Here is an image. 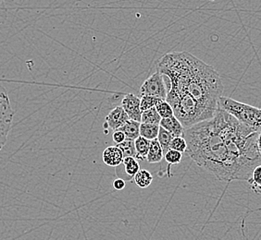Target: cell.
<instances>
[{
    "instance_id": "1",
    "label": "cell",
    "mask_w": 261,
    "mask_h": 240,
    "mask_svg": "<svg viewBox=\"0 0 261 240\" xmlns=\"http://www.w3.org/2000/svg\"><path fill=\"white\" fill-rule=\"evenodd\" d=\"M256 132L218 106L211 119L185 129L186 155L217 179L248 181L261 165Z\"/></svg>"
},
{
    "instance_id": "2",
    "label": "cell",
    "mask_w": 261,
    "mask_h": 240,
    "mask_svg": "<svg viewBox=\"0 0 261 240\" xmlns=\"http://www.w3.org/2000/svg\"><path fill=\"white\" fill-rule=\"evenodd\" d=\"M158 70L168 92L190 96L212 114L216 113L223 83L213 67L188 52H174L160 60Z\"/></svg>"
},
{
    "instance_id": "3",
    "label": "cell",
    "mask_w": 261,
    "mask_h": 240,
    "mask_svg": "<svg viewBox=\"0 0 261 240\" xmlns=\"http://www.w3.org/2000/svg\"><path fill=\"white\" fill-rule=\"evenodd\" d=\"M218 106L232 115L243 125L248 127L256 132H260V108L223 96L220 98Z\"/></svg>"
},
{
    "instance_id": "4",
    "label": "cell",
    "mask_w": 261,
    "mask_h": 240,
    "mask_svg": "<svg viewBox=\"0 0 261 240\" xmlns=\"http://www.w3.org/2000/svg\"><path fill=\"white\" fill-rule=\"evenodd\" d=\"M14 114L9 95L5 88L0 84V148H3L8 140Z\"/></svg>"
},
{
    "instance_id": "5",
    "label": "cell",
    "mask_w": 261,
    "mask_h": 240,
    "mask_svg": "<svg viewBox=\"0 0 261 240\" xmlns=\"http://www.w3.org/2000/svg\"><path fill=\"white\" fill-rule=\"evenodd\" d=\"M168 94L167 86L163 75L158 70L154 74L148 77L140 88L141 96L151 95L160 98L161 100H166Z\"/></svg>"
},
{
    "instance_id": "6",
    "label": "cell",
    "mask_w": 261,
    "mask_h": 240,
    "mask_svg": "<svg viewBox=\"0 0 261 240\" xmlns=\"http://www.w3.org/2000/svg\"><path fill=\"white\" fill-rule=\"evenodd\" d=\"M130 119L122 106H117L106 116L104 129L106 134L109 130H117L125 124Z\"/></svg>"
},
{
    "instance_id": "7",
    "label": "cell",
    "mask_w": 261,
    "mask_h": 240,
    "mask_svg": "<svg viewBox=\"0 0 261 240\" xmlns=\"http://www.w3.org/2000/svg\"><path fill=\"white\" fill-rule=\"evenodd\" d=\"M121 106L130 119L141 122L140 98L133 94H127L121 101Z\"/></svg>"
},
{
    "instance_id": "8",
    "label": "cell",
    "mask_w": 261,
    "mask_h": 240,
    "mask_svg": "<svg viewBox=\"0 0 261 240\" xmlns=\"http://www.w3.org/2000/svg\"><path fill=\"white\" fill-rule=\"evenodd\" d=\"M123 154L117 145L107 147L102 154V159L106 165L116 167L121 165L123 161Z\"/></svg>"
},
{
    "instance_id": "9",
    "label": "cell",
    "mask_w": 261,
    "mask_h": 240,
    "mask_svg": "<svg viewBox=\"0 0 261 240\" xmlns=\"http://www.w3.org/2000/svg\"><path fill=\"white\" fill-rule=\"evenodd\" d=\"M121 166L123 167V172L121 175H118V177L125 181L134 179V176L136 175V173L140 170V165L135 157H124L121 163Z\"/></svg>"
},
{
    "instance_id": "10",
    "label": "cell",
    "mask_w": 261,
    "mask_h": 240,
    "mask_svg": "<svg viewBox=\"0 0 261 240\" xmlns=\"http://www.w3.org/2000/svg\"><path fill=\"white\" fill-rule=\"evenodd\" d=\"M160 126L169 131L173 137H184L185 128L175 115L161 118Z\"/></svg>"
},
{
    "instance_id": "11",
    "label": "cell",
    "mask_w": 261,
    "mask_h": 240,
    "mask_svg": "<svg viewBox=\"0 0 261 240\" xmlns=\"http://www.w3.org/2000/svg\"><path fill=\"white\" fill-rule=\"evenodd\" d=\"M164 158V154L163 150L161 148V144L159 142L158 139L150 140V145H149V150L146 155V160L149 164H156V163H161L162 159Z\"/></svg>"
},
{
    "instance_id": "12",
    "label": "cell",
    "mask_w": 261,
    "mask_h": 240,
    "mask_svg": "<svg viewBox=\"0 0 261 240\" xmlns=\"http://www.w3.org/2000/svg\"><path fill=\"white\" fill-rule=\"evenodd\" d=\"M140 124L141 122L129 119L119 130L125 134L126 140H135L140 136Z\"/></svg>"
},
{
    "instance_id": "13",
    "label": "cell",
    "mask_w": 261,
    "mask_h": 240,
    "mask_svg": "<svg viewBox=\"0 0 261 240\" xmlns=\"http://www.w3.org/2000/svg\"><path fill=\"white\" fill-rule=\"evenodd\" d=\"M135 145H136V159L140 161L146 160V155L149 150L150 140H146V138L139 136L136 140H135Z\"/></svg>"
},
{
    "instance_id": "14",
    "label": "cell",
    "mask_w": 261,
    "mask_h": 240,
    "mask_svg": "<svg viewBox=\"0 0 261 240\" xmlns=\"http://www.w3.org/2000/svg\"><path fill=\"white\" fill-rule=\"evenodd\" d=\"M134 181L136 186H138L141 189H146L151 185L153 181V175L149 171L140 169L134 176Z\"/></svg>"
},
{
    "instance_id": "15",
    "label": "cell",
    "mask_w": 261,
    "mask_h": 240,
    "mask_svg": "<svg viewBox=\"0 0 261 240\" xmlns=\"http://www.w3.org/2000/svg\"><path fill=\"white\" fill-rule=\"evenodd\" d=\"M160 132V125L149 124V123H141L140 136L146 138V140H153L158 138Z\"/></svg>"
},
{
    "instance_id": "16",
    "label": "cell",
    "mask_w": 261,
    "mask_h": 240,
    "mask_svg": "<svg viewBox=\"0 0 261 240\" xmlns=\"http://www.w3.org/2000/svg\"><path fill=\"white\" fill-rule=\"evenodd\" d=\"M254 192L261 194V165H258L254 168L250 178L247 181Z\"/></svg>"
},
{
    "instance_id": "17",
    "label": "cell",
    "mask_w": 261,
    "mask_h": 240,
    "mask_svg": "<svg viewBox=\"0 0 261 240\" xmlns=\"http://www.w3.org/2000/svg\"><path fill=\"white\" fill-rule=\"evenodd\" d=\"M161 116L158 113L156 107L150 108L148 110L143 111L141 115V123H149L160 125Z\"/></svg>"
},
{
    "instance_id": "18",
    "label": "cell",
    "mask_w": 261,
    "mask_h": 240,
    "mask_svg": "<svg viewBox=\"0 0 261 240\" xmlns=\"http://www.w3.org/2000/svg\"><path fill=\"white\" fill-rule=\"evenodd\" d=\"M173 138H174V137L171 135L169 131H167L165 129H163L162 127L160 126V132H159V135H158L156 139H158L160 144H161L164 155H165L168 151L170 150L171 140H172Z\"/></svg>"
},
{
    "instance_id": "19",
    "label": "cell",
    "mask_w": 261,
    "mask_h": 240,
    "mask_svg": "<svg viewBox=\"0 0 261 240\" xmlns=\"http://www.w3.org/2000/svg\"><path fill=\"white\" fill-rule=\"evenodd\" d=\"M161 99L155 97V96H151V95H143L140 98V108L141 111L148 110L153 107H156V105L161 102Z\"/></svg>"
},
{
    "instance_id": "20",
    "label": "cell",
    "mask_w": 261,
    "mask_h": 240,
    "mask_svg": "<svg viewBox=\"0 0 261 240\" xmlns=\"http://www.w3.org/2000/svg\"><path fill=\"white\" fill-rule=\"evenodd\" d=\"M118 147L121 149L123 157H136V145L135 140H125L123 142L118 144Z\"/></svg>"
},
{
    "instance_id": "21",
    "label": "cell",
    "mask_w": 261,
    "mask_h": 240,
    "mask_svg": "<svg viewBox=\"0 0 261 240\" xmlns=\"http://www.w3.org/2000/svg\"><path fill=\"white\" fill-rule=\"evenodd\" d=\"M182 155L184 154H181L178 151L170 149L164 155V158L169 165H179L182 160Z\"/></svg>"
},
{
    "instance_id": "22",
    "label": "cell",
    "mask_w": 261,
    "mask_h": 240,
    "mask_svg": "<svg viewBox=\"0 0 261 240\" xmlns=\"http://www.w3.org/2000/svg\"><path fill=\"white\" fill-rule=\"evenodd\" d=\"M156 109L158 113L160 114L161 118H166V117H170L174 115L173 110L171 105L166 100H162L156 105Z\"/></svg>"
},
{
    "instance_id": "23",
    "label": "cell",
    "mask_w": 261,
    "mask_h": 240,
    "mask_svg": "<svg viewBox=\"0 0 261 240\" xmlns=\"http://www.w3.org/2000/svg\"><path fill=\"white\" fill-rule=\"evenodd\" d=\"M170 149L178 151L181 154L186 153L187 149V142L184 137H174L171 140Z\"/></svg>"
},
{
    "instance_id": "24",
    "label": "cell",
    "mask_w": 261,
    "mask_h": 240,
    "mask_svg": "<svg viewBox=\"0 0 261 240\" xmlns=\"http://www.w3.org/2000/svg\"><path fill=\"white\" fill-rule=\"evenodd\" d=\"M112 140H113L114 144L118 145L126 140L125 134L121 130H114L113 134H112Z\"/></svg>"
},
{
    "instance_id": "25",
    "label": "cell",
    "mask_w": 261,
    "mask_h": 240,
    "mask_svg": "<svg viewBox=\"0 0 261 240\" xmlns=\"http://www.w3.org/2000/svg\"><path fill=\"white\" fill-rule=\"evenodd\" d=\"M113 188L115 189L116 190H122L124 188H125V180L122 179V178H116L114 181H113Z\"/></svg>"
},
{
    "instance_id": "26",
    "label": "cell",
    "mask_w": 261,
    "mask_h": 240,
    "mask_svg": "<svg viewBox=\"0 0 261 240\" xmlns=\"http://www.w3.org/2000/svg\"><path fill=\"white\" fill-rule=\"evenodd\" d=\"M256 143H257V149H258V152H259V154L261 155V131L258 133V136H257Z\"/></svg>"
},
{
    "instance_id": "27",
    "label": "cell",
    "mask_w": 261,
    "mask_h": 240,
    "mask_svg": "<svg viewBox=\"0 0 261 240\" xmlns=\"http://www.w3.org/2000/svg\"><path fill=\"white\" fill-rule=\"evenodd\" d=\"M6 10V0H0V13Z\"/></svg>"
},
{
    "instance_id": "28",
    "label": "cell",
    "mask_w": 261,
    "mask_h": 240,
    "mask_svg": "<svg viewBox=\"0 0 261 240\" xmlns=\"http://www.w3.org/2000/svg\"><path fill=\"white\" fill-rule=\"evenodd\" d=\"M2 150V148H0V151Z\"/></svg>"
}]
</instances>
